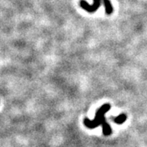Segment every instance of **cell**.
Wrapping results in <instances>:
<instances>
[{
	"label": "cell",
	"instance_id": "obj_1",
	"mask_svg": "<svg viewBox=\"0 0 147 147\" xmlns=\"http://www.w3.org/2000/svg\"><path fill=\"white\" fill-rule=\"evenodd\" d=\"M110 109V105L109 104H105L103 105L100 107L99 110L96 111V116H95L94 119L93 120H90L88 119H84V125L88 127V128H95L97 126L100 125H104L105 123H106L105 118V114L106 112H108Z\"/></svg>",
	"mask_w": 147,
	"mask_h": 147
},
{
	"label": "cell",
	"instance_id": "obj_2",
	"mask_svg": "<svg viewBox=\"0 0 147 147\" xmlns=\"http://www.w3.org/2000/svg\"><path fill=\"white\" fill-rule=\"evenodd\" d=\"M100 2H101V0H93V3L89 4L85 0H81L79 4L84 10L87 11L88 12H90V13H92L100 7ZM103 2H104V5H105V13L107 15H111L113 13V7H112L110 1V0H103Z\"/></svg>",
	"mask_w": 147,
	"mask_h": 147
},
{
	"label": "cell",
	"instance_id": "obj_3",
	"mask_svg": "<svg viewBox=\"0 0 147 147\" xmlns=\"http://www.w3.org/2000/svg\"><path fill=\"white\" fill-rule=\"evenodd\" d=\"M127 116L125 114H121L120 115H119L118 117L115 118V123H118V124H122L126 121Z\"/></svg>",
	"mask_w": 147,
	"mask_h": 147
},
{
	"label": "cell",
	"instance_id": "obj_4",
	"mask_svg": "<svg viewBox=\"0 0 147 147\" xmlns=\"http://www.w3.org/2000/svg\"><path fill=\"white\" fill-rule=\"evenodd\" d=\"M111 127H110V125L106 123L104 125H102V132L105 136H109L110 134H111Z\"/></svg>",
	"mask_w": 147,
	"mask_h": 147
}]
</instances>
